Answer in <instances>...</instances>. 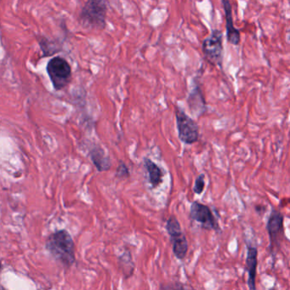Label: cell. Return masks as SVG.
<instances>
[{
    "mask_svg": "<svg viewBox=\"0 0 290 290\" xmlns=\"http://www.w3.org/2000/svg\"><path fill=\"white\" fill-rule=\"evenodd\" d=\"M45 249L55 260L64 268H70L76 262L75 244L66 230L52 232L46 239Z\"/></svg>",
    "mask_w": 290,
    "mask_h": 290,
    "instance_id": "cell-1",
    "label": "cell"
},
{
    "mask_svg": "<svg viewBox=\"0 0 290 290\" xmlns=\"http://www.w3.org/2000/svg\"><path fill=\"white\" fill-rule=\"evenodd\" d=\"M107 3L89 0L84 4L79 14V20L87 28L104 29L107 19Z\"/></svg>",
    "mask_w": 290,
    "mask_h": 290,
    "instance_id": "cell-2",
    "label": "cell"
},
{
    "mask_svg": "<svg viewBox=\"0 0 290 290\" xmlns=\"http://www.w3.org/2000/svg\"><path fill=\"white\" fill-rule=\"evenodd\" d=\"M46 71L56 91L66 88L71 80V67L61 56H55L49 61Z\"/></svg>",
    "mask_w": 290,
    "mask_h": 290,
    "instance_id": "cell-3",
    "label": "cell"
},
{
    "mask_svg": "<svg viewBox=\"0 0 290 290\" xmlns=\"http://www.w3.org/2000/svg\"><path fill=\"white\" fill-rule=\"evenodd\" d=\"M202 51L204 57L213 66H222L223 62V33L222 31L214 29L211 34L203 42Z\"/></svg>",
    "mask_w": 290,
    "mask_h": 290,
    "instance_id": "cell-4",
    "label": "cell"
},
{
    "mask_svg": "<svg viewBox=\"0 0 290 290\" xmlns=\"http://www.w3.org/2000/svg\"><path fill=\"white\" fill-rule=\"evenodd\" d=\"M165 228L171 238L174 255L178 260H183L188 251V243L176 216L171 215L168 218Z\"/></svg>",
    "mask_w": 290,
    "mask_h": 290,
    "instance_id": "cell-5",
    "label": "cell"
},
{
    "mask_svg": "<svg viewBox=\"0 0 290 290\" xmlns=\"http://www.w3.org/2000/svg\"><path fill=\"white\" fill-rule=\"evenodd\" d=\"M176 126L179 139L186 145H192L199 139V125L180 107L176 109Z\"/></svg>",
    "mask_w": 290,
    "mask_h": 290,
    "instance_id": "cell-6",
    "label": "cell"
},
{
    "mask_svg": "<svg viewBox=\"0 0 290 290\" xmlns=\"http://www.w3.org/2000/svg\"><path fill=\"white\" fill-rule=\"evenodd\" d=\"M191 220L201 225L202 227L207 230H219V224L214 218L211 209L204 204L194 202L190 209Z\"/></svg>",
    "mask_w": 290,
    "mask_h": 290,
    "instance_id": "cell-7",
    "label": "cell"
},
{
    "mask_svg": "<svg viewBox=\"0 0 290 290\" xmlns=\"http://www.w3.org/2000/svg\"><path fill=\"white\" fill-rule=\"evenodd\" d=\"M226 16V29H227V41L232 45H238L241 40L240 31L235 28L232 18V5L228 0H222Z\"/></svg>",
    "mask_w": 290,
    "mask_h": 290,
    "instance_id": "cell-8",
    "label": "cell"
},
{
    "mask_svg": "<svg viewBox=\"0 0 290 290\" xmlns=\"http://www.w3.org/2000/svg\"><path fill=\"white\" fill-rule=\"evenodd\" d=\"M258 263V250L256 247H248L247 258H246V268L249 273L248 285L250 290H256L255 278H256V268Z\"/></svg>",
    "mask_w": 290,
    "mask_h": 290,
    "instance_id": "cell-9",
    "label": "cell"
},
{
    "mask_svg": "<svg viewBox=\"0 0 290 290\" xmlns=\"http://www.w3.org/2000/svg\"><path fill=\"white\" fill-rule=\"evenodd\" d=\"M283 214L278 211L273 210L271 213L268 219V232L270 237L271 244L278 241V238L283 233Z\"/></svg>",
    "mask_w": 290,
    "mask_h": 290,
    "instance_id": "cell-10",
    "label": "cell"
},
{
    "mask_svg": "<svg viewBox=\"0 0 290 290\" xmlns=\"http://www.w3.org/2000/svg\"><path fill=\"white\" fill-rule=\"evenodd\" d=\"M189 108L194 114L197 115V117H199L204 112H206L207 107L206 102L204 100V95L202 93L200 87L196 86L192 89V91L189 94L187 99Z\"/></svg>",
    "mask_w": 290,
    "mask_h": 290,
    "instance_id": "cell-11",
    "label": "cell"
},
{
    "mask_svg": "<svg viewBox=\"0 0 290 290\" xmlns=\"http://www.w3.org/2000/svg\"><path fill=\"white\" fill-rule=\"evenodd\" d=\"M89 156L97 171L100 172L109 171L111 168V159L106 154L103 148H101L100 146H94V148H91L89 151Z\"/></svg>",
    "mask_w": 290,
    "mask_h": 290,
    "instance_id": "cell-12",
    "label": "cell"
},
{
    "mask_svg": "<svg viewBox=\"0 0 290 290\" xmlns=\"http://www.w3.org/2000/svg\"><path fill=\"white\" fill-rule=\"evenodd\" d=\"M144 167L148 172V180L152 188H157L163 182V172L162 168L148 158H144Z\"/></svg>",
    "mask_w": 290,
    "mask_h": 290,
    "instance_id": "cell-13",
    "label": "cell"
},
{
    "mask_svg": "<svg viewBox=\"0 0 290 290\" xmlns=\"http://www.w3.org/2000/svg\"><path fill=\"white\" fill-rule=\"evenodd\" d=\"M117 264L119 267L120 270L122 271L123 275L125 278H129L131 277L135 272V265L133 261L131 253L129 250H125L123 255L117 259Z\"/></svg>",
    "mask_w": 290,
    "mask_h": 290,
    "instance_id": "cell-14",
    "label": "cell"
},
{
    "mask_svg": "<svg viewBox=\"0 0 290 290\" xmlns=\"http://www.w3.org/2000/svg\"><path fill=\"white\" fill-rule=\"evenodd\" d=\"M161 290H195L190 286L183 284L180 282H171L168 283H162L160 285Z\"/></svg>",
    "mask_w": 290,
    "mask_h": 290,
    "instance_id": "cell-15",
    "label": "cell"
},
{
    "mask_svg": "<svg viewBox=\"0 0 290 290\" xmlns=\"http://www.w3.org/2000/svg\"><path fill=\"white\" fill-rule=\"evenodd\" d=\"M130 171H129L127 165L122 161H120L117 171H116V176L117 178L126 179L130 177Z\"/></svg>",
    "mask_w": 290,
    "mask_h": 290,
    "instance_id": "cell-16",
    "label": "cell"
},
{
    "mask_svg": "<svg viewBox=\"0 0 290 290\" xmlns=\"http://www.w3.org/2000/svg\"><path fill=\"white\" fill-rule=\"evenodd\" d=\"M205 187V181H204V175H200L195 181L194 186V191L196 194H201L204 191Z\"/></svg>",
    "mask_w": 290,
    "mask_h": 290,
    "instance_id": "cell-17",
    "label": "cell"
}]
</instances>
